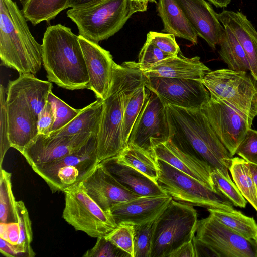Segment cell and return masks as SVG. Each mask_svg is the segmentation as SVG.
Instances as JSON below:
<instances>
[{"label":"cell","mask_w":257,"mask_h":257,"mask_svg":"<svg viewBox=\"0 0 257 257\" xmlns=\"http://www.w3.org/2000/svg\"><path fill=\"white\" fill-rule=\"evenodd\" d=\"M169 139L180 149L206 163L229 180L233 156L219 140L200 109L166 105Z\"/></svg>","instance_id":"6da1fadb"},{"label":"cell","mask_w":257,"mask_h":257,"mask_svg":"<svg viewBox=\"0 0 257 257\" xmlns=\"http://www.w3.org/2000/svg\"><path fill=\"white\" fill-rule=\"evenodd\" d=\"M153 152L158 160L167 163L210 188L216 190L211 178L212 170L210 166L180 149L170 139L155 145L153 147Z\"/></svg>","instance_id":"7402d4cb"},{"label":"cell","mask_w":257,"mask_h":257,"mask_svg":"<svg viewBox=\"0 0 257 257\" xmlns=\"http://www.w3.org/2000/svg\"><path fill=\"white\" fill-rule=\"evenodd\" d=\"M157 183L173 200L207 209L232 210L233 204L218 191L207 187L196 179L167 163L158 160Z\"/></svg>","instance_id":"ba28073f"},{"label":"cell","mask_w":257,"mask_h":257,"mask_svg":"<svg viewBox=\"0 0 257 257\" xmlns=\"http://www.w3.org/2000/svg\"><path fill=\"white\" fill-rule=\"evenodd\" d=\"M41 45L49 81L70 90L87 89L89 79L78 36L60 24L50 26Z\"/></svg>","instance_id":"7a4b0ae2"},{"label":"cell","mask_w":257,"mask_h":257,"mask_svg":"<svg viewBox=\"0 0 257 257\" xmlns=\"http://www.w3.org/2000/svg\"><path fill=\"white\" fill-rule=\"evenodd\" d=\"M131 1L139 2L146 7L148 6V3L149 2V0H131Z\"/></svg>","instance_id":"db71d44e"},{"label":"cell","mask_w":257,"mask_h":257,"mask_svg":"<svg viewBox=\"0 0 257 257\" xmlns=\"http://www.w3.org/2000/svg\"><path fill=\"white\" fill-rule=\"evenodd\" d=\"M172 56H174L162 51L146 39L139 53L137 63L140 65L152 64Z\"/></svg>","instance_id":"ee69618b"},{"label":"cell","mask_w":257,"mask_h":257,"mask_svg":"<svg viewBox=\"0 0 257 257\" xmlns=\"http://www.w3.org/2000/svg\"><path fill=\"white\" fill-rule=\"evenodd\" d=\"M217 16L224 27L234 35L247 56L250 73L257 80V31L246 16L240 12L224 10Z\"/></svg>","instance_id":"603a6c76"},{"label":"cell","mask_w":257,"mask_h":257,"mask_svg":"<svg viewBox=\"0 0 257 257\" xmlns=\"http://www.w3.org/2000/svg\"><path fill=\"white\" fill-rule=\"evenodd\" d=\"M98 163L97 134H92L79 150L52 162L31 167L55 193L63 192L73 184L82 181Z\"/></svg>","instance_id":"9c48e42d"},{"label":"cell","mask_w":257,"mask_h":257,"mask_svg":"<svg viewBox=\"0 0 257 257\" xmlns=\"http://www.w3.org/2000/svg\"><path fill=\"white\" fill-rule=\"evenodd\" d=\"M16 212L19 228V236L17 244L14 245L17 256H34L31 246L33 240L31 221L28 211L22 201H16Z\"/></svg>","instance_id":"d6a6232c"},{"label":"cell","mask_w":257,"mask_h":257,"mask_svg":"<svg viewBox=\"0 0 257 257\" xmlns=\"http://www.w3.org/2000/svg\"><path fill=\"white\" fill-rule=\"evenodd\" d=\"M48 101L52 104L54 111L55 121L52 132L66 125L78 114L80 110L71 107L52 92L49 94Z\"/></svg>","instance_id":"f35d334b"},{"label":"cell","mask_w":257,"mask_h":257,"mask_svg":"<svg viewBox=\"0 0 257 257\" xmlns=\"http://www.w3.org/2000/svg\"><path fill=\"white\" fill-rule=\"evenodd\" d=\"M145 86L165 106L200 109L210 97L209 92L200 80L150 77H147Z\"/></svg>","instance_id":"5bb4252c"},{"label":"cell","mask_w":257,"mask_h":257,"mask_svg":"<svg viewBox=\"0 0 257 257\" xmlns=\"http://www.w3.org/2000/svg\"><path fill=\"white\" fill-rule=\"evenodd\" d=\"M156 220L134 225V257H151Z\"/></svg>","instance_id":"d590c367"},{"label":"cell","mask_w":257,"mask_h":257,"mask_svg":"<svg viewBox=\"0 0 257 257\" xmlns=\"http://www.w3.org/2000/svg\"><path fill=\"white\" fill-rule=\"evenodd\" d=\"M94 246L88 250L83 255L85 257H131V256L115 245L104 236L97 238Z\"/></svg>","instance_id":"ab89813d"},{"label":"cell","mask_w":257,"mask_h":257,"mask_svg":"<svg viewBox=\"0 0 257 257\" xmlns=\"http://www.w3.org/2000/svg\"><path fill=\"white\" fill-rule=\"evenodd\" d=\"M78 38L89 79L87 89L92 90L97 98L104 100L110 88L115 62L110 52L98 43L80 35Z\"/></svg>","instance_id":"ac0fdd59"},{"label":"cell","mask_w":257,"mask_h":257,"mask_svg":"<svg viewBox=\"0 0 257 257\" xmlns=\"http://www.w3.org/2000/svg\"><path fill=\"white\" fill-rule=\"evenodd\" d=\"M248 164L252 175L253 179L257 188V164L249 162Z\"/></svg>","instance_id":"f5cc1de1"},{"label":"cell","mask_w":257,"mask_h":257,"mask_svg":"<svg viewBox=\"0 0 257 257\" xmlns=\"http://www.w3.org/2000/svg\"><path fill=\"white\" fill-rule=\"evenodd\" d=\"M192 241L194 246L196 257H218L217 255L208 246L196 239L195 237V236L193 238Z\"/></svg>","instance_id":"c3c4849f"},{"label":"cell","mask_w":257,"mask_h":257,"mask_svg":"<svg viewBox=\"0 0 257 257\" xmlns=\"http://www.w3.org/2000/svg\"><path fill=\"white\" fill-rule=\"evenodd\" d=\"M62 217L77 231L93 238L104 236L117 225L112 215L104 211L87 194L82 181L66 189Z\"/></svg>","instance_id":"30bf717a"},{"label":"cell","mask_w":257,"mask_h":257,"mask_svg":"<svg viewBox=\"0 0 257 257\" xmlns=\"http://www.w3.org/2000/svg\"><path fill=\"white\" fill-rule=\"evenodd\" d=\"M101 162L122 186L139 196L166 195L157 182L139 170L119 162L116 156Z\"/></svg>","instance_id":"cb8c5ba5"},{"label":"cell","mask_w":257,"mask_h":257,"mask_svg":"<svg viewBox=\"0 0 257 257\" xmlns=\"http://www.w3.org/2000/svg\"><path fill=\"white\" fill-rule=\"evenodd\" d=\"M7 88L2 84L0 87V107H1V168L3 158L8 151L11 147L10 143L8 131V123L6 104Z\"/></svg>","instance_id":"b9f144b4"},{"label":"cell","mask_w":257,"mask_h":257,"mask_svg":"<svg viewBox=\"0 0 257 257\" xmlns=\"http://www.w3.org/2000/svg\"><path fill=\"white\" fill-rule=\"evenodd\" d=\"M169 257H196L192 240L183 244Z\"/></svg>","instance_id":"7dc6e473"},{"label":"cell","mask_w":257,"mask_h":257,"mask_svg":"<svg viewBox=\"0 0 257 257\" xmlns=\"http://www.w3.org/2000/svg\"><path fill=\"white\" fill-rule=\"evenodd\" d=\"M149 2L152 3H156V0H149Z\"/></svg>","instance_id":"11a10c76"},{"label":"cell","mask_w":257,"mask_h":257,"mask_svg":"<svg viewBox=\"0 0 257 257\" xmlns=\"http://www.w3.org/2000/svg\"><path fill=\"white\" fill-rule=\"evenodd\" d=\"M221 59L228 67L235 71H250L246 53L232 32L227 28L224 30L219 43Z\"/></svg>","instance_id":"f546056e"},{"label":"cell","mask_w":257,"mask_h":257,"mask_svg":"<svg viewBox=\"0 0 257 257\" xmlns=\"http://www.w3.org/2000/svg\"><path fill=\"white\" fill-rule=\"evenodd\" d=\"M21 10L33 25L50 22L60 12L69 8V0H20Z\"/></svg>","instance_id":"f1b7e54d"},{"label":"cell","mask_w":257,"mask_h":257,"mask_svg":"<svg viewBox=\"0 0 257 257\" xmlns=\"http://www.w3.org/2000/svg\"><path fill=\"white\" fill-rule=\"evenodd\" d=\"M207 210L219 222L246 238L257 241V223L253 217L246 216L235 209L227 211L207 209Z\"/></svg>","instance_id":"4dcf8cb0"},{"label":"cell","mask_w":257,"mask_h":257,"mask_svg":"<svg viewBox=\"0 0 257 257\" xmlns=\"http://www.w3.org/2000/svg\"><path fill=\"white\" fill-rule=\"evenodd\" d=\"M134 225L121 223L105 237L120 249L128 253L131 257L134 254Z\"/></svg>","instance_id":"74e56055"},{"label":"cell","mask_w":257,"mask_h":257,"mask_svg":"<svg viewBox=\"0 0 257 257\" xmlns=\"http://www.w3.org/2000/svg\"><path fill=\"white\" fill-rule=\"evenodd\" d=\"M87 194L105 212L116 204L139 197L122 186L100 162L82 181Z\"/></svg>","instance_id":"e0dca14e"},{"label":"cell","mask_w":257,"mask_h":257,"mask_svg":"<svg viewBox=\"0 0 257 257\" xmlns=\"http://www.w3.org/2000/svg\"><path fill=\"white\" fill-rule=\"evenodd\" d=\"M211 96L231 105L251 123L257 116V80L247 71L221 69L201 80Z\"/></svg>","instance_id":"52a82bcc"},{"label":"cell","mask_w":257,"mask_h":257,"mask_svg":"<svg viewBox=\"0 0 257 257\" xmlns=\"http://www.w3.org/2000/svg\"><path fill=\"white\" fill-rule=\"evenodd\" d=\"M173 198L168 195L139 196L114 206L110 210L117 225H138L156 219Z\"/></svg>","instance_id":"ffe728a7"},{"label":"cell","mask_w":257,"mask_h":257,"mask_svg":"<svg viewBox=\"0 0 257 257\" xmlns=\"http://www.w3.org/2000/svg\"><path fill=\"white\" fill-rule=\"evenodd\" d=\"M211 176L216 190L229 199L234 206L246 207L247 200L232 180L227 179L217 170H212Z\"/></svg>","instance_id":"8d00e7d4"},{"label":"cell","mask_w":257,"mask_h":257,"mask_svg":"<svg viewBox=\"0 0 257 257\" xmlns=\"http://www.w3.org/2000/svg\"><path fill=\"white\" fill-rule=\"evenodd\" d=\"M92 134L54 136L38 134L21 154L31 166L49 163L80 149Z\"/></svg>","instance_id":"2e32d148"},{"label":"cell","mask_w":257,"mask_h":257,"mask_svg":"<svg viewBox=\"0 0 257 257\" xmlns=\"http://www.w3.org/2000/svg\"><path fill=\"white\" fill-rule=\"evenodd\" d=\"M166 106L150 91L133 125L128 143L154 153L153 147L169 139Z\"/></svg>","instance_id":"4fadbf2b"},{"label":"cell","mask_w":257,"mask_h":257,"mask_svg":"<svg viewBox=\"0 0 257 257\" xmlns=\"http://www.w3.org/2000/svg\"><path fill=\"white\" fill-rule=\"evenodd\" d=\"M150 92L145 85L142 86L135 92L125 107L122 125V140L124 147L127 144L133 125Z\"/></svg>","instance_id":"e575fe53"},{"label":"cell","mask_w":257,"mask_h":257,"mask_svg":"<svg viewBox=\"0 0 257 257\" xmlns=\"http://www.w3.org/2000/svg\"><path fill=\"white\" fill-rule=\"evenodd\" d=\"M147 9L131 0H100L71 8L67 15L76 25L79 35L98 44L118 32L134 13Z\"/></svg>","instance_id":"5b68a950"},{"label":"cell","mask_w":257,"mask_h":257,"mask_svg":"<svg viewBox=\"0 0 257 257\" xmlns=\"http://www.w3.org/2000/svg\"><path fill=\"white\" fill-rule=\"evenodd\" d=\"M229 170L242 196L257 211V188L248 162L242 158L233 157Z\"/></svg>","instance_id":"1f68e13d"},{"label":"cell","mask_w":257,"mask_h":257,"mask_svg":"<svg viewBox=\"0 0 257 257\" xmlns=\"http://www.w3.org/2000/svg\"><path fill=\"white\" fill-rule=\"evenodd\" d=\"M195 237L218 257H257V241L245 238L211 214L198 220Z\"/></svg>","instance_id":"8fae6325"},{"label":"cell","mask_w":257,"mask_h":257,"mask_svg":"<svg viewBox=\"0 0 257 257\" xmlns=\"http://www.w3.org/2000/svg\"><path fill=\"white\" fill-rule=\"evenodd\" d=\"M22 10L12 0H0L1 65L19 74H36L42 63V45L31 33Z\"/></svg>","instance_id":"277c9868"},{"label":"cell","mask_w":257,"mask_h":257,"mask_svg":"<svg viewBox=\"0 0 257 257\" xmlns=\"http://www.w3.org/2000/svg\"><path fill=\"white\" fill-rule=\"evenodd\" d=\"M11 81L23 94L38 119L39 114L48 101L49 93L52 92V84L38 79L30 73L20 74L17 79Z\"/></svg>","instance_id":"484cf974"},{"label":"cell","mask_w":257,"mask_h":257,"mask_svg":"<svg viewBox=\"0 0 257 257\" xmlns=\"http://www.w3.org/2000/svg\"><path fill=\"white\" fill-rule=\"evenodd\" d=\"M19 236L18 223L11 222L5 223L1 222V238L5 239L11 244H17Z\"/></svg>","instance_id":"bcb514c9"},{"label":"cell","mask_w":257,"mask_h":257,"mask_svg":"<svg viewBox=\"0 0 257 257\" xmlns=\"http://www.w3.org/2000/svg\"><path fill=\"white\" fill-rule=\"evenodd\" d=\"M103 107L100 98L81 109L78 114L63 127L51 132L49 136L74 135L79 134L98 133Z\"/></svg>","instance_id":"4316f807"},{"label":"cell","mask_w":257,"mask_h":257,"mask_svg":"<svg viewBox=\"0 0 257 257\" xmlns=\"http://www.w3.org/2000/svg\"><path fill=\"white\" fill-rule=\"evenodd\" d=\"M100 0H69V8H74L88 5Z\"/></svg>","instance_id":"f907efd6"},{"label":"cell","mask_w":257,"mask_h":257,"mask_svg":"<svg viewBox=\"0 0 257 257\" xmlns=\"http://www.w3.org/2000/svg\"><path fill=\"white\" fill-rule=\"evenodd\" d=\"M8 139L11 147L22 153L38 134V117L21 92L9 81L7 88Z\"/></svg>","instance_id":"9a60e30c"},{"label":"cell","mask_w":257,"mask_h":257,"mask_svg":"<svg viewBox=\"0 0 257 257\" xmlns=\"http://www.w3.org/2000/svg\"><path fill=\"white\" fill-rule=\"evenodd\" d=\"M157 10L164 32L197 44L198 35L176 0H159Z\"/></svg>","instance_id":"d4e9b609"},{"label":"cell","mask_w":257,"mask_h":257,"mask_svg":"<svg viewBox=\"0 0 257 257\" xmlns=\"http://www.w3.org/2000/svg\"><path fill=\"white\" fill-rule=\"evenodd\" d=\"M147 77L138 69L115 62L110 88L103 107L97 135L99 163L118 155L124 149L122 125L124 110L135 92L145 85Z\"/></svg>","instance_id":"3957f363"},{"label":"cell","mask_w":257,"mask_h":257,"mask_svg":"<svg viewBox=\"0 0 257 257\" xmlns=\"http://www.w3.org/2000/svg\"><path fill=\"white\" fill-rule=\"evenodd\" d=\"M236 154L246 161L257 164V131L251 128L248 130Z\"/></svg>","instance_id":"7bdbcfd3"},{"label":"cell","mask_w":257,"mask_h":257,"mask_svg":"<svg viewBox=\"0 0 257 257\" xmlns=\"http://www.w3.org/2000/svg\"><path fill=\"white\" fill-rule=\"evenodd\" d=\"M122 65L141 70L146 77H161L201 81L211 71L200 61L199 57L187 58L180 52L177 55L152 64L140 65L136 62L128 61Z\"/></svg>","instance_id":"d6986e66"},{"label":"cell","mask_w":257,"mask_h":257,"mask_svg":"<svg viewBox=\"0 0 257 257\" xmlns=\"http://www.w3.org/2000/svg\"><path fill=\"white\" fill-rule=\"evenodd\" d=\"M222 143L233 156L252 124L231 105L210 95L201 108Z\"/></svg>","instance_id":"7c38bea8"},{"label":"cell","mask_w":257,"mask_h":257,"mask_svg":"<svg viewBox=\"0 0 257 257\" xmlns=\"http://www.w3.org/2000/svg\"><path fill=\"white\" fill-rule=\"evenodd\" d=\"M197 35L213 49L219 45L224 27L205 0H176Z\"/></svg>","instance_id":"44dd1931"},{"label":"cell","mask_w":257,"mask_h":257,"mask_svg":"<svg viewBox=\"0 0 257 257\" xmlns=\"http://www.w3.org/2000/svg\"><path fill=\"white\" fill-rule=\"evenodd\" d=\"M116 157L119 162L139 170L157 182L159 164L154 153L128 143Z\"/></svg>","instance_id":"83f0119b"},{"label":"cell","mask_w":257,"mask_h":257,"mask_svg":"<svg viewBox=\"0 0 257 257\" xmlns=\"http://www.w3.org/2000/svg\"><path fill=\"white\" fill-rule=\"evenodd\" d=\"M1 253L6 256H18L13 245L1 238Z\"/></svg>","instance_id":"681fc988"},{"label":"cell","mask_w":257,"mask_h":257,"mask_svg":"<svg viewBox=\"0 0 257 257\" xmlns=\"http://www.w3.org/2000/svg\"><path fill=\"white\" fill-rule=\"evenodd\" d=\"M216 7H226L230 3L231 0H208Z\"/></svg>","instance_id":"816d5d0a"},{"label":"cell","mask_w":257,"mask_h":257,"mask_svg":"<svg viewBox=\"0 0 257 257\" xmlns=\"http://www.w3.org/2000/svg\"><path fill=\"white\" fill-rule=\"evenodd\" d=\"M198 221L193 206L172 199L156 220L151 257H169L192 240Z\"/></svg>","instance_id":"8992f818"},{"label":"cell","mask_w":257,"mask_h":257,"mask_svg":"<svg viewBox=\"0 0 257 257\" xmlns=\"http://www.w3.org/2000/svg\"><path fill=\"white\" fill-rule=\"evenodd\" d=\"M175 37L170 33L150 31L147 34V39L162 51L176 56L178 55L180 51Z\"/></svg>","instance_id":"60d3db41"},{"label":"cell","mask_w":257,"mask_h":257,"mask_svg":"<svg viewBox=\"0 0 257 257\" xmlns=\"http://www.w3.org/2000/svg\"><path fill=\"white\" fill-rule=\"evenodd\" d=\"M54 121V109L51 102L48 101L38 116V134L49 135L52 132Z\"/></svg>","instance_id":"f6af8a7d"},{"label":"cell","mask_w":257,"mask_h":257,"mask_svg":"<svg viewBox=\"0 0 257 257\" xmlns=\"http://www.w3.org/2000/svg\"><path fill=\"white\" fill-rule=\"evenodd\" d=\"M0 220L5 223H18L16 201L12 191L11 174L1 168Z\"/></svg>","instance_id":"836d02e7"}]
</instances>
